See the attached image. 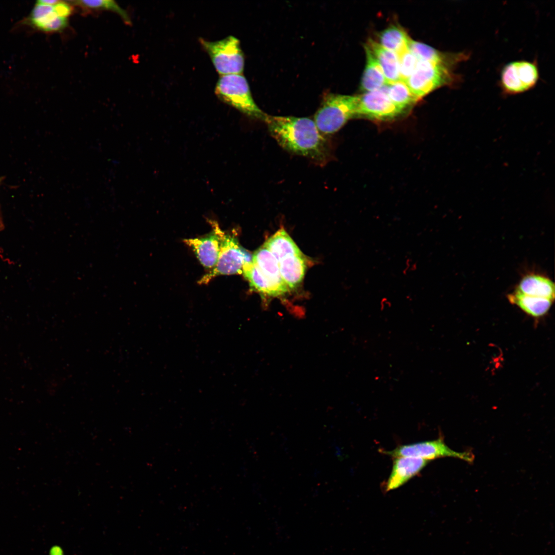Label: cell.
Wrapping results in <instances>:
<instances>
[{
    "label": "cell",
    "mask_w": 555,
    "mask_h": 555,
    "mask_svg": "<svg viewBox=\"0 0 555 555\" xmlns=\"http://www.w3.org/2000/svg\"><path fill=\"white\" fill-rule=\"evenodd\" d=\"M430 461L410 456L395 458L392 471L385 484V491L396 489L403 485L418 474Z\"/></svg>",
    "instance_id": "12"
},
{
    "label": "cell",
    "mask_w": 555,
    "mask_h": 555,
    "mask_svg": "<svg viewBox=\"0 0 555 555\" xmlns=\"http://www.w3.org/2000/svg\"><path fill=\"white\" fill-rule=\"evenodd\" d=\"M358 96L332 93L324 95L314 122L324 135L334 134L350 119L357 117Z\"/></svg>",
    "instance_id": "3"
},
{
    "label": "cell",
    "mask_w": 555,
    "mask_h": 555,
    "mask_svg": "<svg viewBox=\"0 0 555 555\" xmlns=\"http://www.w3.org/2000/svg\"><path fill=\"white\" fill-rule=\"evenodd\" d=\"M215 94L221 101L251 118L264 120L266 115L254 101L248 83L241 74L221 76Z\"/></svg>",
    "instance_id": "4"
},
{
    "label": "cell",
    "mask_w": 555,
    "mask_h": 555,
    "mask_svg": "<svg viewBox=\"0 0 555 555\" xmlns=\"http://www.w3.org/2000/svg\"><path fill=\"white\" fill-rule=\"evenodd\" d=\"M510 303L516 305L523 311L533 317L545 315L553 301L524 294L515 290L507 295Z\"/></svg>",
    "instance_id": "17"
},
{
    "label": "cell",
    "mask_w": 555,
    "mask_h": 555,
    "mask_svg": "<svg viewBox=\"0 0 555 555\" xmlns=\"http://www.w3.org/2000/svg\"><path fill=\"white\" fill-rule=\"evenodd\" d=\"M264 245L278 262L287 256L302 254L299 248L284 229L278 230L267 240Z\"/></svg>",
    "instance_id": "19"
},
{
    "label": "cell",
    "mask_w": 555,
    "mask_h": 555,
    "mask_svg": "<svg viewBox=\"0 0 555 555\" xmlns=\"http://www.w3.org/2000/svg\"><path fill=\"white\" fill-rule=\"evenodd\" d=\"M212 231L204 237L184 239L195 253L200 263L206 268L215 266L220 253L222 230L216 221H210Z\"/></svg>",
    "instance_id": "10"
},
{
    "label": "cell",
    "mask_w": 555,
    "mask_h": 555,
    "mask_svg": "<svg viewBox=\"0 0 555 555\" xmlns=\"http://www.w3.org/2000/svg\"><path fill=\"white\" fill-rule=\"evenodd\" d=\"M272 137L284 150L324 164L330 157L329 144L309 118L270 116L264 120Z\"/></svg>",
    "instance_id": "1"
},
{
    "label": "cell",
    "mask_w": 555,
    "mask_h": 555,
    "mask_svg": "<svg viewBox=\"0 0 555 555\" xmlns=\"http://www.w3.org/2000/svg\"><path fill=\"white\" fill-rule=\"evenodd\" d=\"M251 262L252 255L239 245L235 234H226L222 231L217 262L214 268L200 280L199 283H208L218 275L242 273L244 265Z\"/></svg>",
    "instance_id": "6"
},
{
    "label": "cell",
    "mask_w": 555,
    "mask_h": 555,
    "mask_svg": "<svg viewBox=\"0 0 555 555\" xmlns=\"http://www.w3.org/2000/svg\"><path fill=\"white\" fill-rule=\"evenodd\" d=\"M49 555H64L63 549L61 546H52L49 552Z\"/></svg>",
    "instance_id": "27"
},
{
    "label": "cell",
    "mask_w": 555,
    "mask_h": 555,
    "mask_svg": "<svg viewBox=\"0 0 555 555\" xmlns=\"http://www.w3.org/2000/svg\"><path fill=\"white\" fill-rule=\"evenodd\" d=\"M366 66L361 82V88L365 92L380 89L387 85L382 70L369 48L365 45Z\"/></svg>",
    "instance_id": "18"
},
{
    "label": "cell",
    "mask_w": 555,
    "mask_h": 555,
    "mask_svg": "<svg viewBox=\"0 0 555 555\" xmlns=\"http://www.w3.org/2000/svg\"><path fill=\"white\" fill-rule=\"evenodd\" d=\"M199 42L209 54L217 72L221 76L241 74L244 57L239 40L232 35L216 41L200 38Z\"/></svg>",
    "instance_id": "5"
},
{
    "label": "cell",
    "mask_w": 555,
    "mask_h": 555,
    "mask_svg": "<svg viewBox=\"0 0 555 555\" xmlns=\"http://www.w3.org/2000/svg\"><path fill=\"white\" fill-rule=\"evenodd\" d=\"M252 262L269 282L273 297L282 295L288 291L281 277L278 261L264 245L252 255Z\"/></svg>",
    "instance_id": "11"
},
{
    "label": "cell",
    "mask_w": 555,
    "mask_h": 555,
    "mask_svg": "<svg viewBox=\"0 0 555 555\" xmlns=\"http://www.w3.org/2000/svg\"><path fill=\"white\" fill-rule=\"evenodd\" d=\"M53 6L36 2L29 18L31 24L37 29L46 32L57 31L65 28L67 25V19L59 17Z\"/></svg>",
    "instance_id": "14"
},
{
    "label": "cell",
    "mask_w": 555,
    "mask_h": 555,
    "mask_svg": "<svg viewBox=\"0 0 555 555\" xmlns=\"http://www.w3.org/2000/svg\"><path fill=\"white\" fill-rule=\"evenodd\" d=\"M409 50L415 55L418 60L443 62L454 58L458 52H442L424 43L410 40Z\"/></svg>",
    "instance_id": "22"
},
{
    "label": "cell",
    "mask_w": 555,
    "mask_h": 555,
    "mask_svg": "<svg viewBox=\"0 0 555 555\" xmlns=\"http://www.w3.org/2000/svg\"><path fill=\"white\" fill-rule=\"evenodd\" d=\"M398 56L400 80L405 83L413 72L418 60L409 49Z\"/></svg>",
    "instance_id": "25"
},
{
    "label": "cell",
    "mask_w": 555,
    "mask_h": 555,
    "mask_svg": "<svg viewBox=\"0 0 555 555\" xmlns=\"http://www.w3.org/2000/svg\"><path fill=\"white\" fill-rule=\"evenodd\" d=\"M554 288L553 282L547 276L531 273L522 278L515 290L525 295L553 301Z\"/></svg>",
    "instance_id": "15"
},
{
    "label": "cell",
    "mask_w": 555,
    "mask_h": 555,
    "mask_svg": "<svg viewBox=\"0 0 555 555\" xmlns=\"http://www.w3.org/2000/svg\"><path fill=\"white\" fill-rule=\"evenodd\" d=\"M470 55L464 51L443 62L418 60L405 83L417 100L441 86H455L461 82L462 78L454 72L455 69L460 63L467 61Z\"/></svg>",
    "instance_id": "2"
},
{
    "label": "cell",
    "mask_w": 555,
    "mask_h": 555,
    "mask_svg": "<svg viewBox=\"0 0 555 555\" xmlns=\"http://www.w3.org/2000/svg\"><path fill=\"white\" fill-rule=\"evenodd\" d=\"M539 79L536 62L516 61L507 63L503 68L499 84L504 94L513 95L532 89Z\"/></svg>",
    "instance_id": "8"
},
{
    "label": "cell",
    "mask_w": 555,
    "mask_h": 555,
    "mask_svg": "<svg viewBox=\"0 0 555 555\" xmlns=\"http://www.w3.org/2000/svg\"><path fill=\"white\" fill-rule=\"evenodd\" d=\"M385 89L365 92L358 96V117L379 121L395 119L403 113L390 99Z\"/></svg>",
    "instance_id": "9"
},
{
    "label": "cell",
    "mask_w": 555,
    "mask_h": 555,
    "mask_svg": "<svg viewBox=\"0 0 555 555\" xmlns=\"http://www.w3.org/2000/svg\"><path fill=\"white\" fill-rule=\"evenodd\" d=\"M381 452L394 458L410 456L431 461L438 458L453 457L469 464H472L475 458L472 451L457 452L451 449L446 444L442 437L434 440L399 446L393 450L382 451Z\"/></svg>",
    "instance_id": "7"
},
{
    "label": "cell",
    "mask_w": 555,
    "mask_h": 555,
    "mask_svg": "<svg viewBox=\"0 0 555 555\" xmlns=\"http://www.w3.org/2000/svg\"><path fill=\"white\" fill-rule=\"evenodd\" d=\"M55 12L59 17L66 18L69 16L72 12V8L69 4L66 2L59 1L53 6Z\"/></svg>",
    "instance_id": "26"
},
{
    "label": "cell",
    "mask_w": 555,
    "mask_h": 555,
    "mask_svg": "<svg viewBox=\"0 0 555 555\" xmlns=\"http://www.w3.org/2000/svg\"><path fill=\"white\" fill-rule=\"evenodd\" d=\"M385 89L391 101L401 111H403L418 100L412 93L406 83L399 80L387 85Z\"/></svg>",
    "instance_id": "21"
},
{
    "label": "cell",
    "mask_w": 555,
    "mask_h": 555,
    "mask_svg": "<svg viewBox=\"0 0 555 555\" xmlns=\"http://www.w3.org/2000/svg\"><path fill=\"white\" fill-rule=\"evenodd\" d=\"M60 1L56 0H40L38 2L40 3L48 5H54L57 4Z\"/></svg>",
    "instance_id": "28"
},
{
    "label": "cell",
    "mask_w": 555,
    "mask_h": 555,
    "mask_svg": "<svg viewBox=\"0 0 555 555\" xmlns=\"http://www.w3.org/2000/svg\"><path fill=\"white\" fill-rule=\"evenodd\" d=\"M411 39L405 31L398 25H392L379 34L380 44L398 55L409 49Z\"/></svg>",
    "instance_id": "20"
},
{
    "label": "cell",
    "mask_w": 555,
    "mask_h": 555,
    "mask_svg": "<svg viewBox=\"0 0 555 555\" xmlns=\"http://www.w3.org/2000/svg\"><path fill=\"white\" fill-rule=\"evenodd\" d=\"M278 264L281 277L288 288H295L302 281L305 271L302 254L287 256Z\"/></svg>",
    "instance_id": "16"
},
{
    "label": "cell",
    "mask_w": 555,
    "mask_h": 555,
    "mask_svg": "<svg viewBox=\"0 0 555 555\" xmlns=\"http://www.w3.org/2000/svg\"><path fill=\"white\" fill-rule=\"evenodd\" d=\"M365 45L379 64L387 85L400 80L399 56L371 39Z\"/></svg>",
    "instance_id": "13"
},
{
    "label": "cell",
    "mask_w": 555,
    "mask_h": 555,
    "mask_svg": "<svg viewBox=\"0 0 555 555\" xmlns=\"http://www.w3.org/2000/svg\"><path fill=\"white\" fill-rule=\"evenodd\" d=\"M242 273L254 290L268 296L273 297L272 288L257 267L251 262L246 263Z\"/></svg>",
    "instance_id": "23"
},
{
    "label": "cell",
    "mask_w": 555,
    "mask_h": 555,
    "mask_svg": "<svg viewBox=\"0 0 555 555\" xmlns=\"http://www.w3.org/2000/svg\"><path fill=\"white\" fill-rule=\"evenodd\" d=\"M75 4L91 9H104L113 11L120 15L127 23L131 21L126 12L115 2L112 0L76 1H72Z\"/></svg>",
    "instance_id": "24"
}]
</instances>
